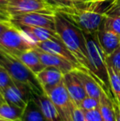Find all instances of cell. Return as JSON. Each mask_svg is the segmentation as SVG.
<instances>
[{
  "instance_id": "9",
  "label": "cell",
  "mask_w": 120,
  "mask_h": 121,
  "mask_svg": "<svg viewBox=\"0 0 120 121\" xmlns=\"http://www.w3.org/2000/svg\"><path fill=\"white\" fill-rule=\"evenodd\" d=\"M32 90L24 83L14 82L3 91V96L6 102L17 106L25 108L27 102L32 99Z\"/></svg>"
},
{
  "instance_id": "12",
  "label": "cell",
  "mask_w": 120,
  "mask_h": 121,
  "mask_svg": "<svg viewBox=\"0 0 120 121\" xmlns=\"http://www.w3.org/2000/svg\"><path fill=\"white\" fill-rule=\"evenodd\" d=\"M63 82L74 103L79 105L82 100L87 96V94L81 80L76 74L75 69L72 72L64 74Z\"/></svg>"
},
{
  "instance_id": "40",
  "label": "cell",
  "mask_w": 120,
  "mask_h": 121,
  "mask_svg": "<svg viewBox=\"0 0 120 121\" xmlns=\"http://www.w3.org/2000/svg\"><path fill=\"white\" fill-rule=\"evenodd\" d=\"M3 101H1V100H0V105H1V103H3ZM4 102H5V101H4Z\"/></svg>"
},
{
  "instance_id": "34",
  "label": "cell",
  "mask_w": 120,
  "mask_h": 121,
  "mask_svg": "<svg viewBox=\"0 0 120 121\" xmlns=\"http://www.w3.org/2000/svg\"><path fill=\"white\" fill-rule=\"evenodd\" d=\"M8 2H9V0H0V8L6 9L7 6L8 4Z\"/></svg>"
},
{
  "instance_id": "15",
  "label": "cell",
  "mask_w": 120,
  "mask_h": 121,
  "mask_svg": "<svg viewBox=\"0 0 120 121\" xmlns=\"http://www.w3.org/2000/svg\"><path fill=\"white\" fill-rule=\"evenodd\" d=\"M32 98L39 105L44 116L48 121H62L61 116L57 110L54 102L46 93L35 94L32 93Z\"/></svg>"
},
{
  "instance_id": "41",
  "label": "cell",
  "mask_w": 120,
  "mask_h": 121,
  "mask_svg": "<svg viewBox=\"0 0 120 121\" xmlns=\"http://www.w3.org/2000/svg\"><path fill=\"white\" fill-rule=\"evenodd\" d=\"M87 1H94V0H87Z\"/></svg>"
},
{
  "instance_id": "38",
  "label": "cell",
  "mask_w": 120,
  "mask_h": 121,
  "mask_svg": "<svg viewBox=\"0 0 120 121\" xmlns=\"http://www.w3.org/2000/svg\"><path fill=\"white\" fill-rule=\"evenodd\" d=\"M115 3H120V0H115Z\"/></svg>"
},
{
  "instance_id": "14",
  "label": "cell",
  "mask_w": 120,
  "mask_h": 121,
  "mask_svg": "<svg viewBox=\"0 0 120 121\" xmlns=\"http://www.w3.org/2000/svg\"><path fill=\"white\" fill-rule=\"evenodd\" d=\"M97 38L105 56L111 54L120 45V36L115 31L107 29L101 23L97 31Z\"/></svg>"
},
{
  "instance_id": "21",
  "label": "cell",
  "mask_w": 120,
  "mask_h": 121,
  "mask_svg": "<svg viewBox=\"0 0 120 121\" xmlns=\"http://www.w3.org/2000/svg\"><path fill=\"white\" fill-rule=\"evenodd\" d=\"M24 108L3 102L0 105V118L11 121H20Z\"/></svg>"
},
{
  "instance_id": "2",
  "label": "cell",
  "mask_w": 120,
  "mask_h": 121,
  "mask_svg": "<svg viewBox=\"0 0 120 121\" xmlns=\"http://www.w3.org/2000/svg\"><path fill=\"white\" fill-rule=\"evenodd\" d=\"M55 12L65 15L85 33H97L105 14L95 11L92 1L75 2L73 6L65 7Z\"/></svg>"
},
{
  "instance_id": "24",
  "label": "cell",
  "mask_w": 120,
  "mask_h": 121,
  "mask_svg": "<svg viewBox=\"0 0 120 121\" xmlns=\"http://www.w3.org/2000/svg\"><path fill=\"white\" fill-rule=\"evenodd\" d=\"M106 64L120 72V45L112 54L106 57Z\"/></svg>"
},
{
  "instance_id": "16",
  "label": "cell",
  "mask_w": 120,
  "mask_h": 121,
  "mask_svg": "<svg viewBox=\"0 0 120 121\" xmlns=\"http://www.w3.org/2000/svg\"><path fill=\"white\" fill-rule=\"evenodd\" d=\"M75 73L82 82L87 96L99 100L100 95L104 90L101 88L100 85L95 79L94 77L87 70L82 69H75Z\"/></svg>"
},
{
  "instance_id": "19",
  "label": "cell",
  "mask_w": 120,
  "mask_h": 121,
  "mask_svg": "<svg viewBox=\"0 0 120 121\" xmlns=\"http://www.w3.org/2000/svg\"><path fill=\"white\" fill-rule=\"evenodd\" d=\"M20 121H48L44 116L39 105L34 99H30L23 110Z\"/></svg>"
},
{
  "instance_id": "13",
  "label": "cell",
  "mask_w": 120,
  "mask_h": 121,
  "mask_svg": "<svg viewBox=\"0 0 120 121\" xmlns=\"http://www.w3.org/2000/svg\"><path fill=\"white\" fill-rule=\"evenodd\" d=\"M35 46L38 48L41 49L42 50L46 51V52L51 53L54 54H57V55L62 56V57L67 59V60L71 61L72 64L77 65L80 69H82V67L80 65L78 61L75 58V56L72 54L70 50L66 47L64 43L62 40H45V41L39 42V43L35 44ZM88 72V71H87Z\"/></svg>"
},
{
  "instance_id": "32",
  "label": "cell",
  "mask_w": 120,
  "mask_h": 121,
  "mask_svg": "<svg viewBox=\"0 0 120 121\" xmlns=\"http://www.w3.org/2000/svg\"><path fill=\"white\" fill-rule=\"evenodd\" d=\"M11 15L4 8H0V21H10Z\"/></svg>"
},
{
  "instance_id": "26",
  "label": "cell",
  "mask_w": 120,
  "mask_h": 121,
  "mask_svg": "<svg viewBox=\"0 0 120 121\" xmlns=\"http://www.w3.org/2000/svg\"><path fill=\"white\" fill-rule=\"evenodd\" d=\"M14 82L12 78L10 77L8 73L6 71V69L0 65V91L3 94V91L7 87L10 86L11 84Z\"/></svg>"
},
{
  "instance_id": "20",
  "label": "cell",
  "mask_w": 120,
  "mask_h": 121,
  "mask_svg": "<svg viewBox=\"0 0 120 121\" xmlns=\"http://www.w3.org/2000/svg\"><path fill=\"white\" fill-rule=\"evenodd\" d=\"M99 110L104 121H116L113 100L104 91H102L99 98Z\"/></svg>"
},
{
  "instance_id": "10",
  "label": "cell",
  "mask_w": 120,
  "mask_h": 121,
  "mask_svg": "<svg viewBox=\"0 0 120 121\" xmlns=\"http://www.w3.org/2000/svg\"><path fill=\"white\" fill-rule=\"evenodd\" d=\"M12 24L14 26H16L17 28L19 29L20 30H21L30 41L35 44V45L36 43L45 41V40H61L59 35L56 32V30H50V29L44 28V27H35L30 26L18 24V23H12Z\"/></svg>"
},
{
  "instance_id": "35",
  "label": "cell",
  "mask_w": 120,
  "mask_h": 121,
  "mask_svg": "<svg viewBox=\"0 0 120 121\" xmlns=\"http://www.w3.org/2000/svg\"><path fill=\"white\" fill-rule=\"evenodd\" d=\"M0 100H1V101H3V102L5 101V100H4V98H3V94L1 93V91H0Z\"/></svg>"
},
{
  "instance_id": "28",
  "label": "cell",
  "mask_w": 120,
  "mask_h": 121,
  "mask_svg": "<svg viewBox=\"0 0 120 121\" xmlns=\"http://www.w3.org/2000/svg\"><path fill=\"white\" fill-rule=\"evenodd\" d=\"M87 121H104L99 110V107L94 110L84 111Z\"/></svg>"
},
{
  "instance_id": "27",
  "label": "cell",
  "mask_w": 120,
  "mask_h": 121,
  "mask_svg": "<svg viewBox=\"0 0 120 121\" xmlns=\"http://www.w3.org/2000/svg\"><path fill=\"white\" fill-rule=\"evenodd\" d=\"M45 1L48 4H50L54 11L65 7H72L75 3V2L72 0H45Z\"/></svg>"
},
{
  "instance_id": "6",
  "label": "cell",
  "mask_w": 120,
  "mask_h": 121,
  "mask_svg": "<svg viewBox=\"0 0 120 121\" xmlns=\"http://www.w3.org/2000/svg\"><path fill=\"white\" fill-rule=\"evenodd\" d=\"M54 102L59 113L62 121L72 120L74 101L70 96L64 84L63 79L55 86L45 91Z\"/></svg>"
},
{
  "instance_id": "31",
  "label": "cell",
  "mask_w": 120,
  "mask_h": 121,
  "mask_svg": "<svg viewBox=\"0 0 120 121\" xmlns=\"http://www.w3.org/2000/svg\"><path fill=\"white\" fill-rule=\"evenodd\" d=\"M11 21H0V36L6 30H8L10 26H12Z\"/></svg>"
},
{
  "instance_id": "17",
  "label": "cell",
  "mask_w": 120,
  "mask_h": 121,
  "mask_svg": "<svg viewBox=\"0 0 120 121\" xmlns=\"http://www.w3.org/2000/svg\"><path fill=\"white\" fill-rule=\"evenodd\" d=\"M44 91L52 88L58 85L63 79L64 74L54 67H45L36 75Z\"/></svg>"
},
{
  "instance_id": "36",
  "label": "cell",
  "mask_w": 120,
  "mask_h": 121,
  "mask_svg": "<svg viewBox=\"0 0 120 121\" xmlns=\"http://www.w3.org/2000/svg\"><path fill=\"white\" fill-rule=\"evenodd\" d=\"M73 2H85V1H87V0H72Z\"/></svg>"
},
{
  "instance_id": "37",
  "label": "cell",
  "mask_w": 120,
  "mask_h": 121,
  "mask_svg": "<svg viewBox=\"0 0 120 121\" xmlns=\"http://www.w3.org/2000/svg\"><path fill=\"white\" fill-rule=\"evenodd\" d=\"M0 121H11V120H4V119L0 118Z\"/></svg>"
},
{
  "instance_id": "3",
  "label": "cell",
  "mask_w": 120,
  "mask_h": 121,
  "mask_svg": "<svg viewBox=\"0 0 120 121\" xmlns=\"http://www.w3.org/2000/svg\"><path fill=\"white\" fill-rule=\"evenodd\" d=\"M87 40V51H88L89 68L90 73L100 85L101 88L107 93V95L114 100V95L109 83V73H108L106 56L101 48L97 38V34L85 33Z\"/></svg>"
},
{
  "instance_id": "1",
  "label": "cell",
  "mask_w": 120,
  "mask_h": 121,
  "mask_svg": "<svg viewBox=\"0 0 120 121\" xmlns=\"http://www.w3.org/2000/svg\"><path fill=\"white\" fill-rule=\"evenodd\" d=\"M55 30L67 49L75 56L80 65L90 73L87 40L84 32L65 15L55 12Z\"/></svg>"
},
{
  "instance_id": "4",
  "label": "cell",
  "mask_w": 120,
  "mask_h": 121,
  "mask_svg": "<svg viewBox=\"0 0 120 121\" xmlns=\"http://www.w3.org/2000/svg\"><path fill=\"white\" fill-rule=\"evenodd\" d=\"M0 65L8 73L14 82L24 83L35 94L45 93L37 76L30 70L17 57L0 48Z\"/></svg>"
},
{
  "instance_id": "23",
  "label": "cell",
  "mask_w": 120,
  "mask_h": 121,
  "mask_svg": "<svg viewBox=\"0 0 120 121\" xmlns=\"http://www.w3.org/2000/svg\"><path fill=\"white\" fill-rule=\"evenodd\" d=\"M102 24L105 28L112 30L120 36V17H104Z\"/></svg>"
},
{
  "instance_id": "22",
  "label": "cell",
  "mask_w": 120,
  "mask_h": 121,
  "mask_svg": "<svg viewBox=\"0 0 120 121\" xmlns=\"http://www.w3.org/2000/svg\"><path fill=\"white\" fill-rule=\"evenodd\" d=\"M107 69L110 87L114 97V99H115L120 104V72L109 65H107Z\"/></svg>"
},
{
  "instance_id": "11",
  "label": "cell",
  "mask_w": 120,
  "mask_h": 121,
  "mask_svg": "<svg viewBox=\"0 0 120 121\" xmlns=\"http://www.w3.org/2000/svg\"><path fill=\"white\" fill-rule=\"evenodd\" d=\"M34 49L37 51V53H38L39 56L40 58V60L42 61V63H43L45 67L56 68L58 70H60L63 74L72 72L74 69H80L77 65L72 64L71 61L67 60V59L62 57V56L44 51L36 46H35Z\"/></svg>"
},
{
  "instance_id": "29",
  "label": "cell",
  "mask_w": 120,
  "mask_h": 121,
  "mask_svg": "<svg viewBox=\"0 0 120 121\" xmlns=\"http://www.w3.org/2000/svg\"><path fill=\"white\" fill-rule=\"evenodd\" d=\"M71 121H87L84 111L81 109L79 105H77L75 103H74L73 110H72V120Z\"/></svg>"
},
{
  "instance_id": "7",
  "label": "cell",
  "mask_w": 120,
  "mask_h": 121,
  "mask_svg": "<svg viewBox=\"0 0 120 121\" xmlns=\"http://www.w3.org/2000/svg\"><path fill=\"white\" fill-rule=\"evenodd\" d=\"M7 11L12 16L29 13H54L55 11L45 0H9Z\"/></svg>"
},
{
  "instance_id": "8",
  "label": "cell",
  "mask_w": 120,
  "mask_h": 121,
  "mask_svg": "<svg viewBox=\"0 0 120 121\" xmlns=\"http://www.w3.org/2000/svg\"><path fill=\"white\" fill-rule=\"evenodd\" d=\"M12 23H18L35 27H44L55 30V17L54 13H29L12 16Z\"/></svg>"
},
{
  "instance_id": "5",
  "label": "cell",
  "mask_w": 120,
  "mask_h": 121,
  "mask_svg": "<svg viewBox=\"0 0 120 121\" xmlns=\"http://www.w3.org/2000/svg\"><path fill=\"white\" fill-rule=\"evenodd\" d=\"M35 46V44L13 25L0 36V48L16 57H19L26 51L34 49Z\"/></svg>"
},
{
  "instance_id": "39",
  "label": "cell",
  "mask_w": 120,
  "mask_h": 121,
  "mask_svg": "<svg viewBox=\"0 0 120 121\" xmlns=\"http://www.w3.org/2000/svg\"><path fill=\"white\" fill-rule=\"evenodd\" d=\"M94 1H104V0H94Z\"/></svg>"
},
{
  "instance_id": "30",
  "label": "cell",
  "mask_w": 120,
  "mask_h": 121,
  "mask_svg": "<svg viewBox=\"0 0 120 121\" xmlns=\"http://www.w3.org/2000/svg\"><path fill=\"white\" fill-rule=\"evenodd\" d=\"M105 15L109 17H120V3H117L114 1L112 6L105 13Z\"/></svg>"
},
{
  "instance_id": "18",
  "label": "cell",
  "mask_w": 120,
  "mask_h": 121,
  "mask_svg": "<svg viewBox=\"0 0 120 121\" xmlns=\"http://www.w3.org/2000/svg\"><path fill=\"white\" fill-rule=\"evenodd\" d=\"M17 58L35 75H37L45 68L35 49L26 51Z\"/></svg>"
},
{
  "instance_id": "33",
  "label": "cell",
  "mask_w": 120,
  "mask_h": 121,
  "mask_svg": "<svg viewBox=\"0 0 120 121\" xmlns=\"http://www.w3.org/2000/svg\"><path fill=\"white\" fill-rule=\"evenodd\" d=\"M113 103H114V112H115L116 121H120V104L115 100V99L113 100Z\"/></svg>"
},
{
  "instance_id": "25",
  "label": "cell",
  "mask_w": 120,
  "mask_h": 121,
  "mask_svg": "<svg viewBox=\"0 0 120 121\" xmlns=\"http://www.w3.org/2000/svg\"><path fill=\"white\" fill-rule=\"evenodd\" d=\"M79 106L81 107V109L83 111H88V110H94V109L99 107V100L87 96L82 100V101L80 103Z\"/></svg>"
}]
</instances>
